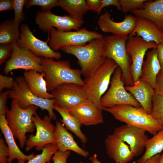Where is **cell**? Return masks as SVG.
Here are the masks:
<instances>
[{"mask_svg": "<svg viewBox=\"0 0 163 163\" xmlns=\"http://www.w3.org/2000/svg\"><path fill=\"white\" fill-rule=\"evenodd\" d=\"M104 47L103 37L92 40L84 46H68L60 50L77 59L85 79L92 76L107 59L104 54Z\"/></svg>", "mask_w": 163, "mask_h": 163, "instance_id": "6da1fadb", "label": "cell"}, {"mask_svg": "<svg viewBox=\"0 0 163 163\" xmlns=\"http://www.w3.org/2000/svg\"><path fill=\"white\" fill-rule=\"evenodd\" d=\"M41 59L48 91L51 92L59 86L65 83L85 85L84 80L82 78V71L71 68L69 60L55 61L44 57H41Z\"/></svg>", "mask_w": 163, "mask_h": 163, "instance_id": "7a4b0ae2", "label": "cell"}, {"mask_svg": "<svg viewBox=\"0 0 163 163\" xmlns=\"http://www.w3.org/2000/svg\"><path fill=\"white\" fill-rule=\"evenodd\" d=\"M117 120L138 127L154 135L163 129L152 116L141 107L137 108L129 105H121L104 108Z\"/></svg>", "mask_w": 163, "mask_h": 163, "instance_id": "3957f363", "label": "cell"}, {"mask_svg": "<svg viewBox=\"0 0 163 163\" xmlns=\"http://www.w3.org/2000/svg\"><path fill=\"white\" fill-rule=\"evenodd\" d=\"M38 107L34 105L22 109L17 100L12 99L11 108L6 112L5 116L8 125L14 137L18 140L21 148L27 142L26 133L33 132L36 128L32 119Z\"/></svg>", "mask_w": 163, "mask_h": 163, "instance_id": "277c9868", "label": "cell"}, {"mask_svg": "<svg viewBox=\"0 0 163 163\" xmlns=\"http://www.w3.org/2000/svg\"><path fill=\"white\" fill-rule=\"evenodd\" d=\"M129 36L107 35L103 37L104 54L107 58L114 61L122 71L121 79L126 86L134 85L130 72L132 59L127 53L126 42Z\"/></svg>", "mask_w": 163, "mask_h": 163, "instance_id": "5b68a950", "label": "cell"}, {"mask_svg": "<svg viewBox=\"0 0 163 163\" xmlns=\"http://www.w3.org/2000/svg\"><path fill=\"white\" fill-rule=\"evenodd\" d=\"M118 66L113 59L107 58L92 76L84 80V87L88 100L102 111L101 99L107 90L111 77Z\"/></svg>", "mask_w": 163, "mask_h": 163, "instance_id": "8992f818", "label": "cell"}, {"mask_svg": "<svg viewBox=\"0 0 163 163\" xmlns=\"http://www.w3.org/2000/svg\"><path fill=\"white\" fill-rule=\"evenodd\" d=\"M8 97L17 100L19 106L22 109H26L31 105L37 106L42 110H47L49 116L52 119H56L53 110L54 98L44 99L34 95L28 89L24 77L15 78L14 86L9 90Z\"/></svg>", "mask_w": 163, "mask_h": 163, "instance_id": "52a82bcc", "label": "cell"}, {"mask_svg": "<svg viewBox=\"0 0 163 163\" xmlns=\"http://www.w3.org/2000/svg\"><path fill=\"white\" fill-rule=\"evenodd\" d=\"M49 34V45L55 51L66 46H84L92 40L104 37L97 32L85 28L74 31H61L52 27Z\"/></svg>", "mask_w": 163, "mask_h": 163, "instance_id": "ba28073f", "label": "cell"}, {"mask_svg": "<svg viewBox=\"0 0 163 163\" xmlns=\"http://www.w3.org/2000/svg\"><path fill=\"white\" fill-rule=\"evenodd\" d=\"M121 75V69L118 66L111 78L109 88L101 99V104L103 108L125 104L137 108L142 107L133 95L126 90Z\"/></svg>", "mask_w": 163, "mask_h": 163, "instance_id": "9c48e42d", "label": "cell"}, {"mask_svg": "<svg viewBox=\"0 0 163 163\" xmlns=\"http://www.w3.org/2000/svg\"><path fill=\"white\" fill-rule=\"evenodd\" d=\"M32 119L36 132L35 135L29 136L25 144L26 150L29 151L34 147L38 151L42 150L48 144L56 145L55 126L51 123L52 119L49 116L46 115L41 119L36 113Z\"/></svg>", "mask_w": 163, "mask_h": 163, "instance_id": "30bf717a", "label": "cell"}, {"mask_svg": "<svg viewBox=\"0 0 163 163\" xmlns=\"http://www.w3.org/2000/svg\"><path fill=\"white\" fill-rule=\"evenodd\" d=\"M54 99V105L69 110L88 100L84 86L75 83L62 84L51 92Z\"/></svg>", "mask_w": 163, "mask_h": 163, "instance_id": "8fae6325", "label": "cell"}, {"mask_svg": "<svg viewBox=\"0 0 163 163\" xmlns=\"http://www.w3.org/2000/svg\"><path fill=\"white\" fill-rule=\"evenodd\" d=\"M41 57H38L28 49L19 46L17 43L13 46L11 58L6 62L3 72L6 74L12 70L23 69L43 72Z\"/></svg>", "mask_w": 163, "mask_h": 163, "instance_id": "7c38bea8", "label": "cell"}, {"mask_svg": "<svg viewBox=\"0 0 163 163\" xmlns=\"http://www.w3.org/2000/svg\"><path fill=\"white\" fill-rule=\"evenodd\" d=\"M35 22L39 28L45 33H49L52 27H56L61 31H69L79 30L84 23L83 20L73 18L70 16H59L52 13L50 11H37Z\"/></svg>", "mask_w": 163, "mask_h": 163, "instance_id": "4fadbf2b", "label": "cell"}, {"mask_svg": "<svg viewBox=\"0 0 163 163\" xmlns=\"http://www.w3.org/2000/svg\"><path fill=\"white\" fill-rule=\"evenodd\" d=\"M157 47L155 42L148 43L137 35L129 36L126 48L127 53L132 59L130 72L134 83L140 78L146 52L149 49L156 48Z\"/></svg>", "mask_w": 163, "mask_h": 163, "instance_id": "5bb4252c", "label": "cell"}, {"mask_svg": "<svg viewBox=\"0 0 163 163\" xmlns=\"http://www.w3.org/2000/svg\"><path fill=\"white\" fill-rule=\"evenodd\" d=\"M49 38L46 42L36 37L27 24H22L21 27L20 38L18 45L29 50L37 56L53 59H58L62 57L61 54L53 50L48 45Z\"/></svg>", "mask_w": 163, "mask_h": 163, "instance_id": "9a60e30c", "label": "cell"}, {"mask_svg": "<svg viewBox=\"0 0 163 163\" xmlns=\"http://www.w3.org/2000/svg\"><path fill=\"white\" fill-rule=\"evenodd\" d=\"M146 131L140 128L125 124L116 128L113 134L127 143L135 157L141 155L149 139Z\"/></svg>", "mask_w": 163, "mask_h": 163, "instance_id": "2e32d148", "label": "cell"}, {"mask_svg": "<svg viewBox=\"0 0 163 163\" xmlns=\"http://www.w3.org/2000/svg\"><path fill=\"white\" fill-rule=\"evenodd\" d=\"M137 21V17L129 14L125 15L123 21L115 22L111 19L109 12L106 11L100 16L97 23L104 32L118 36H129L134 29Z\"/></svg>", "mask_w": 163, "mask_h": 163, "instance_id": "e0dca14e", "label": "cell"}, {"mask_svg": "<svg viewBox=\"0 0 163 163\" xmlns=\"http://www.w3.org/2000/svg\"><path fill=\"white\" fill-rule=\"evenodd\" d=\"M104 143L108 155L115 162L128 163L135 157L129 146L113 134L107 135Z\"/></svg>", "mask_w": 163, "mask_h": 163, "instance_id": "ac0fdd59", "label": "cell"}, {"mask_svg": "<svg viewBox=\"0 0 163 163\" xmlns=\"http://www.w3.org/2000/svg\"><path fill=\"white\" fill-rule=\"evenodd\" d=\"M68 110L81 125H95L104 122L102 111L88 100L77 107Z\"/></svg>", "mask_w": 163, "mask_h": 163, "instance_id": "d6986e66", "label": "cell"}, {"mask_svg": "<svg viewBox=\"0 0 163 163\" xmlns=\"http://www.w3.org/2000/svg\"><path fill=\"white\" fill-rule=\"evenodd\" d=\"M54 135L58 151H72L85 158L89 155L88 152L78 145L72 135L60 122H56Z\"/></svg>", "mask_w": 163, "mask_h": 163, "instance_id": "ffe728a7", "label": "cell"}, {"mask_svg": "<svg viewBox=\"0 0 163 163\" xmlns=\"http://www.w3.org/2000/svg\"><path fill=\"white\" fill-rule=\"evenodd\" d=\"M140 104L142 107L150 114L152 108V100L155 89L149 83L139 78L131 86H125Z\"/></svg>", "mask_w": 163, "mask_h": 163, "instance_id": "44dd1931", "label": "cell"}, {"mask_svg": "<svg viewBox=\"0 0 163 163\" xmlns=\"http://www.w3.org/2000/svg\"><path fill=\"white\" fill-rule=\"evenodd\" d=\"M0 128L8 148V163H11L15 159H17L18 161H28L35 156L33 153L28 155H25L18 147L14 135L8 125L5 115H0Z\"/></svg>", "mask_w": 163, "mask_h": 163, "instance_id": "7402d4cb", "label": "cell"}, {"mask_svg": "<svg viewBox=\"0 0 163 163\" xmlns=\"http://www.w3.org/2000/svg\"><path fill=\"white\" fill-rule=\"evenodd\" d=\"M136 26L129 36L136 34L146 42L152 41L157 45L163 43V32L153 22L142 17L136 16Z\"/></svg>", "mask_w": 163, "mask_h": 163, "instance_id": "603a6c76", "label": "cell"}, {"mask_svg": "<svg viewBox=\"0 0 163 163\" xmlns=\"http://www.w3.org/2000/svg\"><path fill=\"white\" fill-rule=\"evenodd\" d=\"M131 12L136 16L152 21L163 32V0L148 1L144 3L141 8Z\"/></svg>", "mask_w": 163, "mask_h": 163, "instance_id": "cb8c5ba5", "label": "cell"}, {"mask_svg": "<svg viewBox=\"0 0 163 163\" xmlns=\"http://www.w3.org/2000/svg\"><path fill=\"white\" fill-rule=\"evenodd\" d=\"M45 75L44 72L40 73L32 70L25 71L24 73L27 87L33 94L43 98L53 99V95L47 91L46 82L44 78Z\"/></svg>", "mask_w": 163, "mask_h": 163, "instance_id": "d4e9b609", "label": "cell"}, {"mask_svg": "<svg viewBox=\"0 0 163 163\" xmlns=\"http://www.w3.org/2000/svg\"><path fill=\"white\" fill-rule=\"evenodd\" d=\"M161 69L157 49H152L146 54L139 78L149 83L155 89L156 77Z\"/></svg>", "mask_w": 163, "mask_h": 163, "instance_id": "484cf974", "label": "cell"}, {"mask_svg": "<svg viewBox=\"0 0 163 163\" xmlns=\"http://www.w3.org/2000/svg\"><path fill=\"white\" fill-rule=\"evenodd\" d=\"M53 109L61 116L62 119L61 121L66 129L74 134L83 144L86 143L88 139L82 132L81 129L82 125L78 120L68 110L60 108L54 105Z\"/></svg>", "mask_w": 163, "mask_h": 163, "instance_id": "4316f807", "label": "cell"}, {"mask_svg": "<svg viewBox=\"0 0 163 163\" xmlns=\"http://www.w3.org/2000/svg\"><path fill=\"white\" fill-rule=\"evenodd\" d=\"M163 150V129L151 138L148 139L145 144V152L142 157L135 162L143 163L151 157L160 153Z\"/></svg>", "mask_w": 163, "mask_h": 163, "instance_id": "83f0119b", "label": "cell"}, {"mask_svg": "<svg viewBox=\"0 0 163 163\" xmlns=\"http://www.w3.org/2000/svg\"><path fill=\"white\" fill-rule=\"evenodd\" d=\"M59 6L69 13L73 19L83 20V17L88 11L84 0H59Z\"/></svg>", "mask_w": 163, "mask_h": 163, "instance_id": "f1b7e54d", "label": "cell"}, {"mask_svg": "<svg viewBox=\"0 0 163 163\" xmlns=\"http://www.w3.org/2000/svg\"><path fill=\"white\" fill-rule=\"evenodd\" d=\"M19 26L13 19L5 21L0 25V43H17L20 38Z\"/></svg>", "mask_w": 163, "mask_h": 163, "instance_id": "f546056e", "label": "cell"}, {"mask_svg": "<svg viewBox=\"0 0 163 163\" xmlns=\"http://www.w3.org/2000/svg\"><path fill=\"white\" fill-rule=\"evenodd\" d=\"M58 151L56 145L49 144L42 150L41 153L35 156L27 162L24 163H51L53 155Z\"/></svg>", "mask_w": 163, "mask_h": 163, "instance_id": "4dcf8cb0", "label": "cell"}, {"mask_svg": "<svg viewBox=\"0 0 163 163\" xmlns=\"http://www.w3.org/2000/svg\"><path fill=\"white\" fill-rule=\"evenodd\" d=\"M152 104L150 115L163 127V96L157 94L155 92Z\"/></svg>", "mask_w": 163, "mask_h": 163, "instance_id": "1f68e13d", "label": "cell"}, {"mask_svg": "<svg viewBox=\"0 0 163 163\" xmlns=\"http://www.w3.org/2000/svg\"><path fill=\"white\" fill-rule=\"evenodd\" d=\"M25 6L28 8L34 6L40 7L42 11H48L53 8L59 6V0H26Z\"/></svg>", "mask_w": 163, "mask_h": 163, "instance_id": "d6a6232c", "label": "cell"}, {"mask_svg": "<svg viewBox=\"0 0 163 163\" xmlns=\"http://www.w3.org/2000/svg\"><path fill=\"white\" fill-rule=\"evenodd\" d=\"M123 13L126 14L134 10L141 8L147 0H118Z\"/></svg>", "mask_w": 163, "mask_h": 163, "instance_id": "836d02e7", "label": "cell"}, {"mask_svg": "<svg viewBox=\"0 0 163 163\" xmlns=\"http://www.w3.org/2000/svg\"><path fill=\"white\" fill-rule=\"evenodd\" d=\"M25 0H14L13 10L14 12V17L13 20L18 26L24 18L23 8L25 5Z\"/></svg>", "mask_w": 163, "mask_h": 163, "instance_id": "e575fe53", "label": "cell"}, {"mask_svg": "<svg viewBox=\"0 0 163 163\" xmlns=\"http://www.w3.org/2000/svg\"><path fill=\"white\" fill-rule=\"evenodd\" d=\"M15 43L1 44L0 46V65L11 57L13 53V47Z\"/></svg>", "mask_w": 163, "mask_h": 163, "instance_id": "d590c367", "label": "cell"}, {"mask_svg": "<svg viewBox=\"0 0 163 163\" xmlns=\"http://www.w3.org/2000/svg\"><path fill=\"white\" fill-rule=\"evenodd\" d=\"M71 154L70 151L65 152L57 151L53 155V163H67V159Z\"/></svg>", "mask_w": 163, "mask_h": 163, "instance_id": "8d00e7d4", "label": "cell"}, {"mask_svg": "<svg viewBox=\"0 0 163 163\" xmlns=\"http://www.w3.org/2000/svg\"><path fill=\"white\" fill-rule=\"evenodd\" d=\"M14 83V80L10 76L0 75V91L6 88L11 89L13 88Z\"/></svg>", "mask_w": 163, "mask_h": 163, "instance_id": "74e56055", "label": "cell"}, {"mask_svg": "<svg viewBox=\"0 0 163 163\" xmlns=\"http://www.w3.org/2000/svg\"><path fill=\"white\" fill-rule=\"evenodd\" d=\"M8 150L4 140L0 138V163H8Z\"/></svg>", "mask_w": 163, "mask_h": 163, "instance_id": "f35d334b", "label": "cell"}, {"mask_svg": "<svg viewBox=\"0 0 163 163\" xmlns=\"http://www.w3.org/2000/svg\"><path fill=\"white\" fill-rule=\"evenodd\" d=\"M9 90L2 92L0 94V115H5L8 109L6 106Z\"/></svg>", "mask_w": 163, "mask_h": 163, "instance_id": "ab89813d", "label": "cell"}, {"mask_svg": "<svg viewBox=\"0 0 163 163\" xmlns=\"http://www.w3.org/2000/svg\"><path fill=\"white\" fill-rule=\"evenodd\" d=\"M155 92L158 95L163 96V70L161 69L156 78Z\"/></svg>", "mask_w": 163, "mask_h": 163, "instance_id": "60d3db41", "label": "cell"}, {"mask_svg": "<svg viewBox=\"0 0 163 163\" xmlns=\"http://www.w3.org/2000/svg\"><path fill=\"white\" fill-rule=\"evenodd\" d=\"M85 2L88 11L91 10L99 14L101 4V0H86Z\"/></svg>", "mask_w": 163, "mask_h": 163, "instance_id": "b9f144b4", "label": "cell"}, {"mask_svg": "<svg viewBox=\"0 0 163 163\" xmlns=\"http://www.w3.org/2000/svg\"><path fill=\"white\" fill-rule=\"evenodd\" d=\"M111 5L115 6L118 10L121 11V7L118 0H102L99 13L101 12L103 8Z\"/></svg>", "mask_w": 163, "mask_h": 163, "instance_id": "7bdbcfd3", "label": "cell"}, {"mask_svg": "<svg viewBox=\"0 0 163 163\" xmlns=\"http://www.w3.org/2000/svg\"><path fill=\"white\" fill-rule=\"evenodd\" d=\"M14 0H0V11L13 9Z\"/></svg>", "mask_w": 163, "mask_h": 163, "instance_id": "ee69618b", "label": "cell"}, {"mask_svg": "<svg viewBox=\"0 0 163 163\" xmlns=\"http://www.w3.org/2000/svg\"><path fill=\"white\" fill-rule=\"evenodd\" d=\"M156 49L158 60L161 66V69L163 70V43H160L158 45Z\"/></svg>", "mask_w": 163, "mask_h": 163, "instance_id": "f6af8a7d", "label": "cell"}, {"mask_svg": "<svg viewBox=\"0 0 163 163\" xmlns=\"http://www.w3.org/2000/svg\"><path fill=\"white\" fill-rule=\"evenodd\" d=\"M160 156V154H157L149 158L143 163H158Z\"/></svg>", "mask_w": 163, "mask_h": 163, "instance_id": "bcb514c9", "label": "cell"}, {"mask_svg": "<svg viewBox=\"0 0 163 163\" xmlns=\"http://www.w3.org/2000/svg\"><path fill=\"white\" fill-rule=\"evenodd\" d=\"M89 160L91 161L92 163H102L97 158L96 154H94L93 155L89 158ZM115 163H119L115 162Z\"/></svg>", "mask_w": 163, "mask_h": 163, "instance_id": "7dc6e473", "label": "cell"}, {"mask_svg": "<svg viewBox=\"0 0 163 163\" xmlns=\"http://www.w3.org/2000/svg\"><path fill=\"white\" fill-rule=\"evenodd\" d=\"M158 163H163V152L161 155L160 160Z\"/></svg>", "mask_w": 163, "mask_h": 163, "instance_id": "c3c4849f", "label": "cell"}, {"mask_svg": "<svg viewBox=\"0 0 163 163\" xmlns=\"http://www.w3.org/2000/svg\"><path fill=\"white\" fill-rule=\"evenodd\" d=\"M24 162L22 161H18L17 163H24Z\"/></svg>", "mask_w": 163, "mask_h": 163, "instance_id": "681fc988", "label": "cell"}]
</instances>
